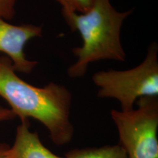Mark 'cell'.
I'll return each mask as SVG.
<instances>
[{"instance_id":"277c9868","label":"cell","mask_w":158,"mask_h":158,"mask_svg":"<svg viewBox=\"0 0 158 158\" xmlns=\"http://www.w3.org/2000/svg\"><path fill=\"white\" fill-rule=\"evenodd\" d=\"M135 104L137 108L127 111H110L118 144L129 158H158V98L143 97Z\"/></svg>"},{"instance_id":"52a82bcc","label":"cell","mask_w":158,"mask_h":158,"mask_svg":"<svg viewBox=\"0 0 158 158\" xmlns=\"http://www.w3.org/2000/svg\"><path fill=\"white\" fill-rule=\"evenodd\" d=\"M64 158H129L118 144L70 150Z\"/></svg>"},{"instance_id":"9c48e42d","label":"cell","mask_w":158,"mask_h":158,"mask_svg":"<svg viewBox=\"0 0 158 158\" xmlns=\"http://www.w3.org/2000/svg\"><path fill=\"white\" fill-rule=\"evenodd\" d=\"M17 0H0V18L10 21L15 15Z\"/></svg>"},{"instance_id":"30bf717a","label":"cell","mask_w":158,"mask_h":158,"mask_svg":"<svg viewBox=\"0 0 158 158\" xmlns=\"http://www.w3.org/2000/svg\"><path fill=\"white\" fill-rule=\"evenodd\" d=\"M16 116L10 108L3 107L0 105V122L10 121L13 119Z\"/></svg>"},{"instance_id":"8fae6325","label":"cell","mask_w":158,"mask_h":158,"mask_svg":"<svg viewBox=\"0 0 158 158\" xmlns=\"http://www.w3.org/2000/svg\"><path fill=\"white\" fill-rule=\"evenodd\" d=\"M9 147L7 143H0V158H5V152Z\"/></svg>"},{"instance_id":"5b68a950","label":"cell","mask_w":158,"mask_h":158,"mask_svg":"<svg viewBox=\"0 0 158 158\" xmlns=\"http://www.w3.org/2000/svg\"><path fill=\"white\" fill-rule=\"evenodd\" d=\"M42 34L41 26L13 25L0 18V53L9 57L16 72L29 74L38 62L27 58L24 47L29 40L42 37Z\"/></svg>"},{"instance_id":"7a4b0ae2","label":"cell","mask_w":158,"mask_h":158,"mask_svg":"<svg viewBox=\"0 0 158 158\" xmlns=\"http://www.w3.org/2000/svg\"><path fill=\"white\" fill-rule=\"evenodd\" d=\"M133 10L119 12L110 0H94L85 13L62 10L63 17L72 31H78L82 45L73 49L76 61L68 69L73 78L86 73L91 63L101 60L124 62L126 54L121 42V29L124 21Z\"/></svg>"},{"instance_id":"6da1fadb","label":"cell","mask_w":158,"mask_h":158,"mask_svg":"<svg viewBox=\"0 0 158 158\" xmlns=\"http://www.w3.org/2000/svg\"><path fill=\"white\" fill-rule=\"evenodd\" d=\"M0 97L21 121L32 118L43 124L57 147L72 141L73 97L64 85L51 82L43 87L33 86L18 76L10 59L4 55L0 56Z\"/></svg>"},{"instance_id":"3957f363","label":"cell","mask_w":158,"mask_h":158,"mask_svg":"<svg viewBox=\"0 0 158 158\" xmlns=\"http://www.w3.org/2000/svg\"><path fill=\"white\" fill-rule=\"evenodd\" d=\"M158 45L152 43L141 64L126 70L99 71L92 76L100 98L115 99L121 110L134 108L143 97L158 96Z\"/></svg>"},{"instance_id":"8992f818","label":"cell","mask_w":158,"mask_h":158,"mask_svg":"<svg viewBox=\"0 0 158 158\" xmlns=\"http://www.w3.org/2000/svg\"><path fill=\"white\" fill-rule=\"evenodd\" d=\"M5 158H64L55 155L42 143L38 133L30 130L29 120L18 125L13 146L5 152Z\"/></svg>"},{"instance_id":"ba28073f","label":"cell","mask_w":158,"mask_h":158,"mask_svg":"<svg viewBox=\"0 0 158 158\" xmlns=\"http://www.w3.org/2000/svg\"><path fill=\"white\" fill-rule=\"evenodd\" d=\"M62 7V10L83 13L92 7L94 0H54Z\"/></svg>"}]
</instances>
